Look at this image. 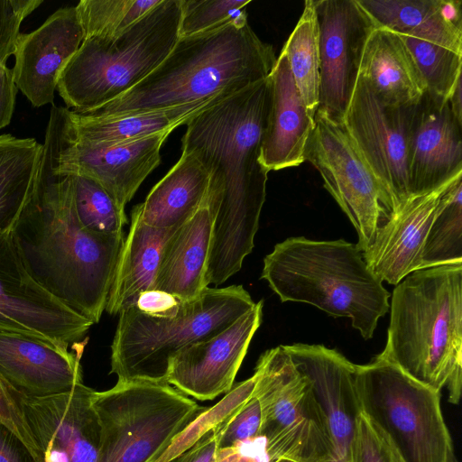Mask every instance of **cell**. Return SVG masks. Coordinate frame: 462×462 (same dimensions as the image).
Returning <instances> with one entry per match:
<instances>
[{"label":"cell","instance_id":"1","mask_svg":"<svg viewBox=\"0 0 462 462\" xmlns=\"http://www.w3.org/2000/svg\"><path fill=\"white\" fill-rule=\"evenodd\" d=\"M11 232L28 273L70 310L97 323L124 236L80 224L72 176L51 170L44 144L32 191Z\"/></svg>","mask_w":462,"mask_h":462},{"label":"cell","instance_id":"2","mask_svg":"<svg viewBox=\"0 0 462 462\" xmlns=\"http://www.w3.org/2000/svg\"><path fill=\"white\" fill-rule=\"evenodd\" d=\"M271 98L269 76L186 123L181 151L194 154L222 186L211 251L225 259H243L254 246L268 179L260 152Z\"/></svg>","mask_w":462,"mask_h":462},{"label":"cell","instance_id":"3","mask_svg":"<svg viewBox=\"0 0 462 462\" xmlns=\"http://www.w3.org/2000/svg\"><path fill=\"white\" fill-rule=\"evenodd\" d=\"M277 57L247 20L179 37L163 61L142 81L86 114L116 117L164 110L231 95L267 79Z\"/></svg>","mask_w":462,"mask_h":462},{"label":"cell","instance_id":"4","mask_svg":"<svg viewBox=\"0 0 462 462\" xmlns=\"http://www.w3.org/2000/svg\"><path fill=\"white\" fill-rule=\"evenodd\" d=\"M384 350L377 356L459 402L462 384V263L412 272L394 288Z\"/></svg>","mask_w":462,"mask_h":462},{"label":"cell","instance_id":"5","mask_svg":"<svg viewBox=\"0 0 462 462\" xmlns=\"http://www.w3.org/2000/svg\"><path fill=\"white\" fill-rule=\"evenodd\" d=\"M262 279L282 302L310 304L333 317H347L365 339L390 308V293L370 270L356 245L344 239L290 237L263 259Z\"/></svg>","mask_w":462,"mask_h":462},{"label":"cell","instance_id":"6","mask_svg":"<svg viewBox=\"0 0 462 462\" xmlns=\"http://www.w3.org/2000/svg\"><path fill=\"white\" fill-rule=\"evenodd\" d=\"M181 0H162L112 38H84L56 90L69 108L96 109L130 90L168 56L179 39Z\"/></svg>","mask_w":462,"mask_h":462},{"label":"cell","instance_id":"7","mask_svg":"<svg viewBox=\"0 0 462 462\" xmlns=\"http://www.w3.org/2000/svg\"><path fill=\"white\" fill-rule=\"evenodd\" d=\"M254 304L242 285H231L207 287L182 300L172 317L148 316L133 305L119 314L110 374L118 381L168 383L170 363L179 351L218 334Z\"/></svg>","mask_w":462,"mask_h":462},{"label":"cell","instance_id":"8","mask_svg":"<svg viewBox=\"0 0 462 462\" xmlns=\"http://www.w3.org/2000/svg\"><path fill=\"white\" fill-rule=\"evenodd\" d=\"M100 426L97 462H154L206 407L169 383L118 381L96 392Z\"/></svg>","mask_w":462,"mask_h":462},{"label":"cell","instance_id":"9","mask_svg":"<svg viewBox=\"0 0 462 462\" xmlns=\"http://www.w3.org/2000/svg\"><path fill=\"white\" fill-rule=\"evenodd\" d=\"M361 412L389 439L404 462H448L454 452L440 393L376 356L356 365Z\"/></svg>","mask_w":462,"mask_h":462},{"label":"cell","instance_id":"10","mask_svg":"<svg viewBox=\"0 0 462 462\" xmlns=\"http://www.w3.org/2000/svg\"><path fill=\"white\" fill-rule=\"evenodd\" d=\"M253 375L269 461L337 462L327 417L283 346L262 354Z\"/></svg>","mask_w":462,"mask_h":462},{"label":"cell","instance_id":"11","mask_svg":"<svg viewBox=\"0 0 462 462\" xmlns=\"http://www.w3.org/2000/svg\"><path fill=\"white\" fill-rule=\"evenodd\" d=\"M305 161L319 171L325 189L356 228L357 247L366 251L388 217L376 179L343 123L317 110Z\"/></svg>","mask_w":462,"mask_h":462},{"label":"cell","instance_id":"12","mask_svg":"<svg viewBox=\"0 0 462 462\" xmlns=\"http://www.w3.org/2000/svg\"><path fill=\"white\" fill-rule=\"evenodd\" d=\"M414 106L383 103L358 75L342 122L376 179L388 220L411 197L408 145Z\"/></svg>","mask_w":462,"mask_h":462},{"label":"cell","instance_id":"13","mask_svg":"<svg viewBox=\"0 0 462 462\" xmlns=\"http://www.w3.org/2000/svg\"><path fill=\"white\" fill-rule=\"evenodd\" d=\"M172 131L125 143H86L64 134L56 106L52 105L43 144L54 172L95 180L125 209L146 177L160 164L161 149Z\"/></svg>","mask_w":462,"mask_h":462},{"label":"cell","instance_id":"14","mask_svg":"<svg viewBox=\"0 0 462 462\" xmlns=\"http://www.w3.org/2000/svg\"><path fill=\"white\" fill-rule=\"evenodd\" d=\"M94 323L60 302L26 271L11 230L0 234V331L69 349Z\"/></svg>","mask_w":462,"mask_h":462},{"label":"cell","instance_id":"15","mask_svg":"<svg viewBox=\"0 0 462 462\" xmlns=\"http://www.w3.org/2000/svg\"><path fill=\"white\" fill-rule=\"evenodd\" d=\"M319 28V107L342 123L373 21L356 0H314Z\"/></svg>","mask_w":462,"mask_h":462},{"label":"cell","instance_id":"16","mask_svg":"<svg viewBox=\"0 0 462 462\" xmlns=\"http://www.w3.org/2000/svg\"><path fill=\"white\" fill-rule=\"evenodd\" d=\"M95 391L83 383L69 392L16 398L42 462H97L100 426L92 405Z\"/></svg>","mask_w":462,"mask_h":462},{"label":"cell","instance_id":"17","mask_svg":"<svg viewBox=\"0 0 462 462\" xmlns=\"http://www.w3.org/2000/svg\"><path fill=\"white\" fill-rule=\"evenodd\" d=\"M263 301L218 334L179 351L171 360L167 383L199 401L228 393L262 323Z\"/></svg>","mask_w":462,"mask_h":462},{"label":"cell","instance_id":"18","mask_svg":"<svg viewBox=\"0 0 462 462\" xmlns=\"http://www.w3.org/2000/svg\"><path fill=\"white\" fill-rule=\"evenodd\" d=\"M83 39L76 6L60 8L36 30L19 34L12 70L33 106L53 103L59 77Z\"/></svg>","mask_w":462,"mask_h":462},{"label":"cell","instance_id":"19","mask_svg":"<svg viewBox=\"0 0 462 462\" xmlns=\"http://www.w3.org/2000/svg\"><path fill=\"white\" fill-rule=\"evenodd\" d=\"M462 171V124L448 101L427 91L414 106L408 145L411 195L430 191Z\"/></svg>","mask_w":462,"mask_h":462},{"label":"cell","instance_id":"20","mask_svg":"<svg viewBox=\"0 0 462 462\" xmlns=\"http://www.w3.org/2000/svg\"><path fill=\"white\" fill-rule=\"evenodd\" d=\"M461 177L462 171L430 191L411 196L379 227L363 256L380 281L396 286L407 275L420 270L421 252L430 225L448 190Z\"/></svg>","mask_w":462,"mask_h":462},{"label":"cell","instance_id":"21","mask_svg":"<svg viewBox=\"0 0 462 462\" xmlns=\"http://www.w3.org/2000/svg\"><path fill=\"white\" fill-rule=\"evenodd\" d=\"M297 369L309 380L324 411L337 462H348L356 421L361 414L355 386L356 365L322 345L282 346Z\"/></svg>","mask_w":462,"mask_h":462},{"label":"cell","instance_id":"22","mask_svg":"<svg viewBox=\"0 0 462 462\" xmlns=\"http://www.w3.org/2000/svg\"><path fill=\"white\" fill-rule=\"evenodd\" d=\"M83 350L72 353L32 337L0 331V374L26 396L66 393L83 383Z\"/></svg>","mask_w":462,"mask_h":462},{"label":"cell","instance_id":"23","mask_svg":"<svg viewBox=\"0 0 462 462\" xmlns=\"http://www.w3.org/2000/svg\"><path fill=\"white\" fill-rule=\"evenodd\" d=\"M221 190V183L210 176L201 204L168 241L153 289L188 300L208 287L206 273Z\"/></svg>","mask_w":462,"mask_h":462},{"label":"cell","instance_id":"24","mask_svg":"<svg viewBox=\"0 0 462 462\" xmlns=\"http://www.w3.org/2000/svg\"><path fill=\"white\" fill-rule=\"evenodd\" d=\"M270 78L271 106L260 152V162L268 172L304 162L314 128V118L306 110L288 60L282 51Z\"/></svg>","mask_w":462,"mask_h":462},{"label":"cell","instance_id":"25","mask_svg":"<svg viewBox=\"0 0 462 462\" xmlns=\"http://www.w3.org/2000/svg\"><path fill=\"white\" fill-rule=\"evenodd\" d=\"M358 75L383 103L395 106L416 105L426 84L402 36L374 26L362 51Z\"/></svg>","mask_w":462,"mask_h":462},{"label":"cell","instance_id":"26","mask_svg":"<svg viewBox=\"0 0 462 462\" xmlns=\"http://www.w3.org/2000/svg\"><path fill=\"white\" fill-rule=\"evenodd\" d=\"M374 26L462 54L458 0H356Z\"/></svg>","mask_w":462,"mask_h":462},{"label":"cell","instance_id":"27","mask_svg":"<svg viewBox=\"0 0 462 462\" xmlns=\"http://www.w3.org/2000/svg\"><path fill=\"white\" fill-rule=\"evenodd\" d=\"M228 96L230 95L160 111L116 117L94 116L58 106L56 111L60 127L69 137L86 143L113 145L174 130Z\"/></svg>","mask_w":462,"mask_h":462},{"label":"cell","instance_id":"28","mask_svg":"<svg viewBox=\"0 0 462 462\" xmlns=\"http://www.w3.org/2000/svg\"><path fill=\"white\" fill-rule=\"evenodd\" d=\"M181 225L171 228L150 226L133 208L129 232L123 242L107 297V313L120 314L133 306L142 292L153 289L165 246Z\"/></svg>","mask_w":462,"mask_h":462},{"label":"cell","instance_id":"29","mask_svg":"<svg viewBox=\"0 0 462 462\" xmlns=\"http://www.w3.org/2000/svg\"><path fill=\"white\" fill-rule=\"evenodd\" d=\"M209 171L192 153L181 152L177 163L153 186L145 200L135 206L142 221L152 227L183 224L204 199Z\"/></svg>","mask_w":462,"mask_h":462},{"label":"cell","instance_id":"30","mask_svg":"<svg viewBox=\"0 0 462 462\" xmlns=\"http://www.w3.org/2000/svg\"><path fill=\"white\" fill-rule=\"evenodd\" d=\"M42 152L33 138L0 135V234L12 229L26 204Z\"/></svg>","mask_w":462,"mask_h":462},{"label":"cell","instance_id":"31","mask_svg":"<svg viewBox=\"0 0 462 462\" xmlns=\"http://www.w3.org/2000/svg\"><path fill=\"white\" fill-rule=\"evenodd\" d=\"M282 52L288 60L306 110L314 118L320 85L319 28L314 0L305 1L303 12Z\"/></svg>","mask_w":462,"mask_h":462},{"label":"cell","instance_id":"32","mask_svg":"<svg viewBox=\"0 0 462 462\" xmlns=\"http://www.w3.org/2000/svg\"><path fill=\"white\" fill-rule=\"evenodd\" d=\"M462 263V181L448 190L421 252L420 269Z\"/></svg>","mask_w":462,"mask_h":462},{"label":"cell","instance_id":"33","mask_svg":"<svg viewBox=\"0 0 462 462\" xmlns=\"http://www.w3.org/2000/svg\"><path fill=\"white\" fill-rule=\"evenodd\" d=\"M162 0H82L76 5L84 38H112L137 23Z\"/></svg>","mask_w":462,"mask_h":462},{"label":"cell","instance_id":"34","mask_svg":"<svg viewBox=\"0 0 462 462\" xmlns=\"http://www.w3.org/2000/svg\"><path fill=\"white\" fill-rule=\"evenodd\" d=\"M401 36L413 55L425 81L426 91L448 101L461 80L462 54L427 41Z\"/></svg>","mask_w":462,"mask_h":462},{"label":"cell","instance_id":"35","mask_svg":"<svg viewBox=\"0 0 462 462\" xmlns=\"http://www.w3.org/2000/svg\"><path fill=\"white\" fill-rule=\"evenodd\" d=\"M74 201L80 224L87 229L106 235H122L127 224L125 209L95 180L71 175Z\"/></svg>","mask_w":462,"mask_h":462},{"label":"cell","instance_id":"36","mask_svg":"<svg viewBox=\"0 0 462 462\" xmlns=\"http://www.w3.org/2000/svg\"><path fill=\"white\" fill-rule=\"evenodd\" d=\"M251 0H181L179 37L202 33L247 20Z\"/></svg>","mask_w":462,"mask_h":462},{"label":"cell","instance_id":"37","mask_svg":"<svg viewBox=\"0 0 462 462\" xmlns=\"http://www.w3.org/2000/svg\"><path fill=\"white\" fill-rule=\"evenodd\" d=\"M261 424L260 403L252 393L246 401L212 429L217 448L231 447L260 437Z\"/></svg>","mask_w":462,"mask_h":462},{"label":"cell","instance_id":"38","mask_svg":"<svg viewBox=\"0 0 462 462\" xmlns=\"http://www.w3.org/2000/svg\"><path fill=\"white\" fill-rule=\"evenodd\" d=\"M348 462H404L386 436L362 412L357 417Z\"/></svg>","mask_w":462,"mask_h":462},{"label":"cell","instance_id":"39","mask_svg":"<svg viewBox=\"0 0 462 462\" xmlns=\"http://www.w3.org/2000/svg\"><path fill=\"white\" fill-rule=\"evenodd\" d=\"M42 0H0V64L14 55L23 21Z\"/></svg>","mask_w":462,"mask_h":462},{"label":"cell","instance_id":"40","mask_svg":"<svg viewBox=\"0 0 462 462\" xmlns=\"http://www.w3.org/2000/svg\"><path fill=\"white\" fill-rule=\"evenodd\" d=\"M0 420L25 444L36 462H42L16 398L15 390L0 374Z\"/></svg>","mask_w":462,"mask_h":462},{"label":"cell","instance_id":"41","mask_svg":"<svg viewBox=\"0 0 462 462\" xmlns=\"http://www.w3.org/2000/svg\"><path fill=\"white\" fill-rule=\"evenodd\" d=\"M182 300L163 291L152 289L142 292L134 306L142 313L157 318L174 316Z\"/></svg>","mask_w":462,"mask_h":462},{"label":"cell","instance_id":"42","mask_svg":"<svg viewBox=\"0 0 462 462\" xmlns=\"http://www.w3.org/2000/svg\"><path fill=\"white\" fill-rule=\"evenodd\" d=\"M263 437L217 448L216 462H270Z\"/></svg>","mask_w":462,"mask_h":462},{"label":"cell","instance_id":"43","mask_svg":"<svg viewBox=\"0 0 462 462\" xmlns=\"http://www.w3.org/2000/svg\"><path fill=\"white\" fill-rule=\"evenodd\" d=\"M0 462H36L25 444L1 420Z\"/></svg>","mask_w":462,"mask_h":462},{"label":"cell","instance_id":"44","mask_svg":"<svg viewBox=\"0 0 462 462\" xmlns=\"http://www.w3.org/2000/svg\"><path fill=\"white\" fill-rule=\"evenodd\" d=\"M217 440L210 430L189 448L167 462H216Z\"/></svg>","mask_w":462,"mask_h":462},{"label":"cell","instance_id":"45","mask_svg":"<svg viewBox=\"0 0 462 462\" xmlns=\"http://www.w3.org/2000/svg\"><path fill=\"white\" fill-rule=\"evenodd\" d=\"M17 87L13 70L0 64V129L9 125L14 114Z\"/></svg>","mask_w":462,"mask_h":462},{"label":"cell","instance_id":"46","mask_svg":"<svg viewBox=\"0 0 462 462\" xmlns=\"http://www.w3.org/2000/svg\"><path fill=\"white\" fill-rule=\"evenodd\" d=\"M448 102L456 119L462 124L461 80L457 84Z\"/></svg>","mask_w":462,"mask_h":462},{"label":"cell","instance_id":"47","mask_svg":"<svg viewBox=\"0 0 462 462\" xmlns=\"http://www.w3.org/2000/svg\"><path fill=\"white\" fill-rule=\"evenodd\" d=\"M273 462H299L297 460H293V459H290V458H284V457H282V458H278Z\"/></svg>","mask_w":462,"mask_h":462},{"label":"cell","instance_id":"48","mask_svg":"<svg viewBox=\"0 0 462 462\" xmlns=\"http://www.w3.org/2000/svg\"><path fill=\"white\" fill-rule=\"evenodd\" d=\"M448 462H458L457 459V457L455 455V452H452L448 457Z\"/></svg>","mask_w":462,"mask_h":462}]
</instances>
